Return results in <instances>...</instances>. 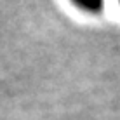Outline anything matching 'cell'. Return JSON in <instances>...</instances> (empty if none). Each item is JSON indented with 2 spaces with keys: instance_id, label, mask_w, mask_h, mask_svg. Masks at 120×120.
<instances>
[{
  "instance_id": "7a4b0ae2",
  "label": "cell",
  "mask_w": 120,
  "mask_h": 120,
  "mask_svg": "<svg viewBox=\"0 0 120 120\" xmlns=\"http://www.w3.org/2000/svg\"><path fill=\"white\" fill-rule=\"evenodd\" d=\"M118 4H120V0H118Z\"/></svg>"
},
{
  "instance_id": "6da1fadb",
  "label": "cell",
  "mask_w": 120,
  "mask_h": 120,
  "mask_svg": "<svg viewBox=\"0 0 120 120\" xmlns=\"http://www.w3.org/2000/svg\"><path fill=\"white\" fill-rule=\"evenodd\" d=\"M71 4L85 14H99L105 7V0H71Z\"/></svg>"
}]
</instances>
